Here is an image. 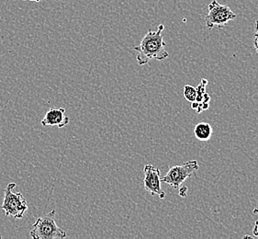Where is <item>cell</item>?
<instances>
[{"mask_svg": "<svg viewBox=\"0 0 258 239\" xmlns=\"http://www.w3.org/2000/svg\"><path fill=\"white\" fill-rule=\"evenodd\" d=\"M164 29L165 26L160 24L157 31L149 30L142 39L139 45L134 47L137 52L136 59L139 66L146 65L153 59L162 61L169 56V53L165 50V42L163 36Z\"/></svg>", "mask_w": 258, "mask_h": 239, "instance_id": "obj_1", "label": "cell"}, {"mask_svg": "<svg viewBox=\"0 0 258 239\" xmlns=\"http://www.w3.org/2000/svg\"><path fill=\"white\" fill-rule=\"evenodd\" d=\"M56 210L41 215L37 219L30 231V235L33 239L66 238L68 234L60 228L55 223Z\"/></svg>", "mask_w": 258, "mask_h": 239, "instance_id": "obj_2", "label": "cell"}, {"mask_svg": "<svg viewBox=\"0 0 258 239\" xmlns=\"http://www.w3.org/2000/svg\"><path fill=\"white\" fill-rule=\"evenodd\" d=\"M16 183H10L7 186L1 208L4 210L7 217L21 219L28 210V204L22 193H14Z\"/></svg>", "mask_w": 258, "mask_h": 239, "instance_id": "obj_3", "label": "cell"}, {"mask_svg": "<svg viewBox=\"0 0 258 239\" xmlns=\"http://www.w3.org/2000/svg\"><path fill=\"white\" fill-rule=\"evenodd\" d=\"M209 12L205 16V22L210 30L213 27L223 28L228 22L236 19V14L228 6L222 5L217 0H212L208 6Z\"/></svg>", "mask_w": 258, "mask_h": 239, "instance_id": "obj_4", "label": "cell"}, {"mask_svg": "<svg viewBox=\"0 0 258 239\" xmlns=\"http://www.w3.org/2000/svg\"><path fill=\"white\" fill-rule=\"evenodd\" d=\"M199 163L197 160L186 162L181 166H171L169 170L164 177H161V182H165L174 189H179L181 184L186 182V178L199 169Z\"/></svg>", "mask_w": 258, "mask_h": 239, "instance_id": "obj_5", "label": "cell"}, {"mask_svg": "<svg viewBox=\"0 0 258 239\" xmlns=\"http://www.w3.org/2000/svg\"><path fill=\"white\" fill-rule=\"evenodd\" d=\"M145 178L144 185L146 192L151 195H158L160 199H165V193L161 187V172L153 165H146L144 167Z\"/></svg>", "mask_w": 258, "mask_h": 239, "instance_id": "obj_6", "label": "cell"}, {"mask_svg": "<svg viewBox=\"0 0 258 239\" xmlns=\"http://www.w3.org/2000/svg\"><path fill=\"white\" fill-rule=\"evenodd\" d=\"M66 109L59 108V109H49L46 112L43 119H41V124L42 126H57L58 128H62L69 124L70 119L66 116Z\"/></svg>", "mask_w": 258, "mask_h": 239, "instance_id": "obj_7", "label": "cell"}, {"mask_svg": "<svg viewBox=\"0 0 258 239\" xmlns=\"http://www.w3.org/2000/svg\"><path fill=\"white\" fill-rule=\"evenodd\" d=\"M207 85H208V80L205 78H202L201 83L198 86V88H196L197 98L195 101L199 103V109L196 111L197 113H201L202 111L209 109L211 97L206 92Z\"/></svg>", "mask_w": 258, "mask_h": 239, "instance_id": "obj_8", "label": "cell"}, {"mask_svg": "<svg viewBox=\"0 0 258 239\" xmlns=\"http://www.w3.org/2000/svg\"><path fill=\"white\" fill-rule=\"evenodd\" d=\"M212 125L208 123H200L195 126L194 128V135L195 137L199 141H205L210 140L212 137Z\"/></svg>", "mask_w": 258, "mask_h": 239, "instance_id": "obj_9", "label": "cell"}, {"mask_svg": "<svg viewBox=\"0 0 258 239\" xmlns=\"http://www.w3.org/2000/svg\"><path fill=\"white\" fill-rule=\"evenodd\" d=\"M184 98L190 103L195 101L197 98L196 88L192 87L190 85H185L184 86Z\"/></svg>", "mask_w": 258, "mask_h": 239, "instance_id": "obj_10", "label": "cell"}, {"mask_svg": "<svg viewBox=\"0 0 258 239\" xmlns=\"http://www.w3.org/2000/svg\"><path fill=\"white\" fill-rule=\"evenodd\" d=\"M253 46L255 49V52L258 53V20L255 21V35L253 40Z\"/></svg>", "mask_w": 258, "mask_h": 239, "instance_id": "obj_11", "label": "cell"}, {"mask_svg": "<svg viewBox=\"0 0 258 239\" xmlns=\"http://www.w3.org/2000/svg\"><path fill=\"white\" fill-rule=\"evenodd\" d=\"M186 192H187V188L186 186L180 188L179 189V195H180L181 197H186Z\"/></svg>", "mask_w": 258, "mask_h": 239, "instance_id": "obj_12", "label": "cell"}, {"mask_svg": "<svg viewBox=\"0 0 258 239\" xmlns=\"http://www.w3.org/2000/svg\"><path fill=\"white\" fill-rule=\"evenodd\" d=\"M253 234L254 236L258 237V221L254 223V226L253 229Z\"/></svg>", "mask_w": 258, "mask_h": 239, "instance_id": "obj_13", "label": "cell"}, {"mask_svg": "<svg viewBox=\"0 0 258 239\" xmlns=\"http://www.w3.org/2000/svg\"><path fill=\"white\" fill-rule=\"evenodd\" d=\"M253 214H256V213H258V207H255V208L253 209Z\"/></svg>", "mask_w": 258, "mask_h": 239, "instance_id": "obj_14", "label": "cell"}, {"mask_svg": "<svg viewBox=\"0 0 258 239\" xmlns=\"http://www.w3.org/2000/svg\"><path fill=\"white\" fill-rule=\"evenodd\" d=\"M31 1H36V2H39L40 0H31Z\"/></svg>", "mask_w": 258, "mask_h": 239, "instance_id": "obj_15", "label": "cell"}, {"mask_svg": "<svg viewBox=\"0 0 258 239\" xmlns=\"http://www.w3.org/2000/svg\"><path fill=\"white\" fill-rule=\"evenodd\" d=\"M0 238H1V235H0Z\"/></svg>", "mask_w": 258, "mask_h": 239, "instance_id": "obj_16", "label": "cell"}]
</instances>
